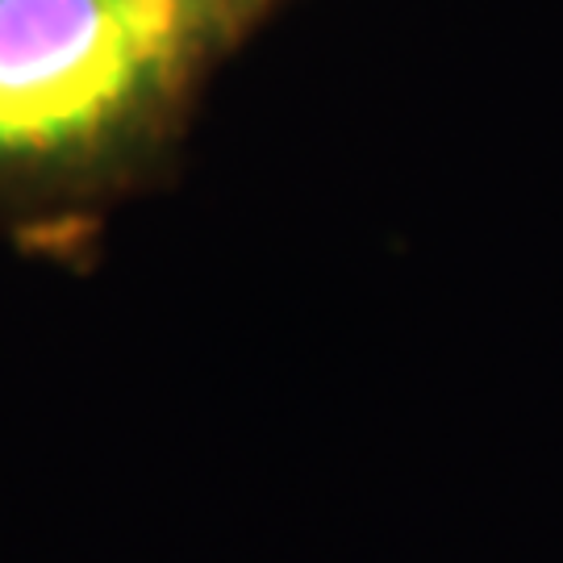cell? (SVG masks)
<instances>
[{
  "instance_id": "cell-2",
  "label": "cell",
  "mask_w": 563,
  "mask_h": 563,
  "mask_svg": "<svg viewBox=\"0 0 563 563\" xmlns=\"http://www.w3.org/2000/svg\"><path fill=\"white\" fill-rule=\"evenodd\" d=\"M242 4H246V9H255V13H263V9L272 4V0H242Z\"/></svg>"
},
{
  "instance_id": "cell-1",
  "label": "cell",
  "mask_w": 563,
  "mask_h": 563,
  "mask_svg": "<svg viewBox=\"0 0 563 563\" xmlns=\"http://www.w3.org/2000/svg\"><path fill=\"white\" fill-rule=\"evenodd\" d=\"M255 18L242 0H0V176L134 151Z\"/></svg>"
}]
</instances>
